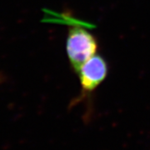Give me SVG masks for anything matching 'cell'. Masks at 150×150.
I'll use <instances>...</instances> for the list:
<instances>
[{"label":"cell","instance_id":"7a4b0ae2","mask_svg":"<svg viewBox=\"0 0 150 150\" xmlns=\"http://www.w3.org/2000/svg\"><path fill=\"white\" fill-rule=\"evenodd\" d=\"M98 48V41L89 30L76 24L69 28L66 53L70 66L76 74L88 59L96 55Z\"/></svg>","mask_w":150,"mask_h":150},{"label":"cell","instance_id":"3957f363","mask_svg":"<svg viewBox=\"0 0 150 150\" xmlns=\"http://www.w3.org/2000/svg\"><path fill=\"white\" fill-rule=\"evenodd\" d=\"M5 79H6L5 76H4V75L3 74L0 72V84H1V83H3L5 81Z\"/></svg>","mask_w":150,"mask_h":150},{"label":"cell","instance_id":"6da1fadb","mask_svg":"<svg viewBox=\"0 0 150 150\" xmlns=\"http://www.w3.org/2000/svg\"><path fill=\"white\" fill-rule=\"evenodd\" d=\"M80 83V93L70 102L69 108L84 104L83 118L85 123H89L94 114L93 93L107 79L108 64L106 59L97 54L88 59L77 72Z\"/></svg>","mask_w":150,"mask_h":150}]
</instances>
